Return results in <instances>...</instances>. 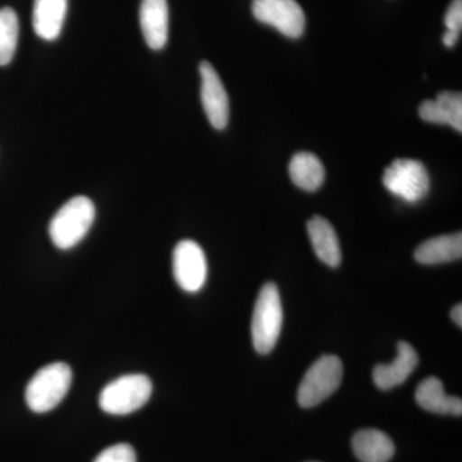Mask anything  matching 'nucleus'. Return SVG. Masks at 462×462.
<instances>
[{
  "label": "nucleus",
  "mask_w": 462,
  "mask_h": 462,
  "mask_svg": "<svg viewBox=\"0 0 462 462\" xmlns=\"http://www.w3.org/2000/svg\"><path fill=\"white\" fill-rule=\"evenodd\" d=\"M419 115L427 123L449 125L462 132V96L455 91H442L434 100H425L419 108Z\"/></svg>",
  "instance_id": "obj_12"
},
{
  "label": "nucleus",
  "mask_w": 462,
  "mask_h": 462,
  "mask_svg": "<svg viewBox=\"0 0 462 462\" xmlns=\"http://www.w3.org/2000/svg\"><path fill=\"white\" fill-rule=\"evenodd\" d=\"M172 272L179 287L188 293H197L207 281V260L205 252L193 240H181L172 254Z\"/></svg>",
  "instance_id": "obj_8"
},
{
  "label": "nucleus",
  "mask_w": 462,
  "mask_h": 462,
  "mask_svg": "<svg viewBox=\"0 0 462 462\" xmlns=\"http://www.w3.org/2000/svg\"><path fill=\"white\" fill-rule=\"evenodd\" d=\"M342 379L343 364L340 358L334 355L321 356L300 382L298 403L303 409L318 406L339 388Z\"/></svg>",
  "instance_id": "obj_5"
},
{
  "label": "nucleus",
  "mask_w": 462,
  "mask_h": 462,
  "mask_svg": "<svg viewBox=\"0 0 462 462\" xmlns=\"http://www.w3.org/2000/svg\"><path fill=\"white\" fill-rule=\"evenodd\" d=\"M72 370L65 363L42 367L26 387V403L32 411L44 413L56 409L71 387Z\"/></svg>",
  "instance_id": "obj_3"
},
{
  "label": "nucleus",
  "mask_w": 462,
  "mask_h": 462,
  "mask_svg": "<svg viewBox=\"0 0 462 462\" xmlns=\"http://www.w3.org/2000/svg\"><path fill=\"white\" fill-rule=\"evenodd\" d=\"M66 14L67 0H33V32L44 41H56L62 32Z\"/></svg>",
  "instance_id": "obj_14"
},
{
  "label": "nucleus",
  "mask_w": 462,
  "mask_h": 462,
  "mask_svg": "<svg viewBox=\"0 0 462 462\" xmlns=\"http://www.w3.org/2000/svg\"><path fill=\"white\" fill-rule=\"evenodd\" d=\"M139 21L144 41L151 50L161 51L169 41L167 0H142Z\"/></svg>",
  "instance_id": "obj_10"
},
{
  "label": "nucleus",
  "mask_w": 462,
  "mask_h": 462,
  "mask_svg": "<svg viewBox=\"0 0 462 462\" xmlns=\"http://www.w3.org/2000/svg\"><path fill=\"white\" fill-rule=\"evenodd\" d=\"M307 231L316 256L328 266L338 267L342 263V251L333 225L320 216H314L307 224Z\"/></svg>",
  "instance_id": "obj_15"
},
{
  "label": "nucleus",
  "mask_w": 462,
  "mask_h": 462,
  "mask_svg": "<svg viewBox=\"0 0 462 462\" xmlns=\"http://www.w3.org/2000/svg\"><path fill=\"white\" fill-rule=\"evenodd\" d=\"M200 98L209 124L217 130H224L229 123V97L220 76L209 62L203 60L199 66Z\"/></svg>",
  "instance_id": "obj_9"
},
{
  "label": "nucleus",
  "mask_w": 462,
  "mask_h": 462,
  "mask_svg": "<svg viewBox=\"0 0 462 462\" xmlns=\"http://www.w3.org/2000/svg\"><path fill=\"white\" fill-rule=\"evenodd\" d=\"M398 355L392 364H380L374 367L373 379L376 387L389 391L406 382L419 364V356L410 343H398Z\"/></svg>",
  "instance_id": "obj_11"
},
{
  "label": "nucleus",
  "mask_w": 462,
  "mask_h": 462,
  "mask_svg": "<svg viewBox=\"0 0 462 462\" xmlns=\"http://www.w3.org/2000/svg\"><path fill=\"white\" fill-rule=\"evenodd\" d=\"M282 327L281 293L273 282H267L261 288L252 318V339L258 354L267 355L275 348Z\"/></svg>",
  "instance_id": "obj_2"
},
{
  "label": "nucleus",
  "mask_w": 462,
  "mask_h": 462,
  "mask_svg": "<svg viewBox=\"0 0 462 462\" xmlns=\"http://www.w3.org/2000/svg\"><path fill=\"white\" fill-rule=\"evenodd\" d=\"M252 12L257 21L288 38L297 39L305 32V12L296 0H254Z\"/></svg>",
  "instance_id": "obj_7"
},
{
  "label": "nucleus",
  "mask_w": 462,
  "mask_h": 462,
  "mask_svg": "<svg viewBox=\"0 0 462 462\" xmlns=\"http://www.w3.org/2000/svg\"><path fill=\"white\" fill-rule=\"evenodd\" d=\"M94 462H136L135 449L127 443L108 447Z\"/></svg>",
  "instance_id": "obj_20"
},
{
  "label": "nucleus",
  "mask_w": 462,
  "mask_h": 462,
  "mask_svg": "<svg viewBox=\"0 0 462 462\" xmlns=\"http://www.w3.org/2000/svg\"><path fill=\"white\" fill-rule=\"evenodd\" d=\"M289 175L298 188L306 191L320 189L325 180V169L320 158L310 152L294 154L289 163Z\"/></svg>",
  "instance_id": "obj_18"
},
{
  "label": "nucleus",
  "mask_w": 462,
  "mask_h": 462,
  "mask_svg": "<svg viewBox=\"0 0 462 462\" xmlns=\"http://www.w3.org/2000/svg\"><path fill=\"white\" fill-rule=\"evenodd\" d=\"M96 220V206L88 197H74L58 209L50 224L51 242L67 251L76 247L89 233Z\"/></svg>",
  "instance_id": "obj_1"
},
{
  "label": "nucleus",
  "mask_w": 462,
  "mask_h": 462,
  "mask_svg": "<svg viewBox=\"0 0 462 462\" xmlns=\"http://www.w3.org/2000/svg\"><path fill=\"white\" fill-rule=\"evenodd\" d=\"M451 318L454 320L456 325L458 327H462V306L458 303L457 306H455L451 311Z\"/></svg>",
  "instance_id": "obj_23"
},
{
  "label": "nucleus",
  "mask_w": 462,
  "mask_h": 462,
  "mask_svg": "<svg viewBox=\"0 0 462 462\" xmlns=\"http://www.w3.org/2000/svg\"><path fill=\"white\" fill-rule=\"evenodd\" d=\"M445 25L448 32H461L462 29V0H454L447 9Z\"/></svg>",
  "instance_id": "obj_21"
},
{
  "label": "nucleus",
  "mask_w": 462,
  "mask_h": 462,
  "mask_svg": "<svg viewBox=\"0 0 462 462\" xmlns=\"http://www.w3.org/2000/svg\"><path fill=\"white\" fill-rule=\"evenodd\" d=\"M383 184L393 196L418 203L430 191V173L420 161L400 158L385 169Z\"/></svg>",
  "instance_id": "obj_6"
},
{
  "label": "nucleus",
  "mask_w": 462,
  "mask_h": 462,
  "mask_svg": "<svg viewBox=\"0 0 462 462\" xmlns=\"http://www.w3.org/2000/svg\"><path fill=\"white\" fill-rule=\"evenodd\" d=\"M415 398L416 402L425 411L438 415H462L461 398L446 394L445 385L434 376L422 380L416 388Z\"/></svg>",
  "instance_id": "obj_13"
},
{
  "label": "nucleus",
  "mask_w": 462,
  "mask_h": 462,
  "mask_svg": "<svg viewBox=\"0 0 462 462\" xmlns=\"http://www.w3.org/2000/svg\"><path fill=\"white\" fill-rule=\"evenodd\" d=\"M20 23L12 8L0 9V66H7L17 50Z\"/></svg>",
  "instance_id": "obj_19"
},
{
  "label": "nucleus",
  "mask_w": 462,
  "mask_h": 462,
  "mask_svg": "<svg viewBox=\"0 0 462 462\" xmlns=\"http://www.w3.org/2000/svg\"><path fill=\"white\" fill-rule=\"evenodd\" d=\"M462 256L461 233L440 236L427 240L415 251V260L422 264H440L460 260Z\"/></svg>",
  "instance_id": "obj_17"
},
{
  "label": "nucleus",
  "mask_w": 462,
  "mask_h": 462,
  "mask_svg": "<svg viewBox=\"0 0 462 462\" xmlns=\"http://www.w3.org/2000/svg\"><path fill=\"white\" fill-rule=\"evenodd\" d=\"M352 448L361 462H389L396 451L391 438L378 430H358L352 438Z\"/></svg>",
  "instance_id": "obj_16"
},
{
  "label": "nucleus",
  "mask_w": 462,
  "mask_h": 462,
  "mask_svg": "<svg viewBox=\"0 0 462 462\" xmlns=\"http://www.w3.org/2000/svg\"><path fill=\"white\" fill-rule=\"evenodd\" d=\"M458 38H460V33L448 32V30H447L445 35H443V44L448 48L455 47L456 42H458Z\"/></svg>",
  "instance_id": "obj_22"
},
{
  "label": "nucleus",
  "mask_w": 462,
  "mask_h": 462,
  "mask_svg": "<svg viewBox=\"0 0 462 462\" xmlns=\"http://www.w3.org/2000/svg\"><path fill=\"white\" fill-rule=\"evenodd\" d=\"M151 379L143 374L121 376L103 388L99 406L109 415H129L142 409L152 396Z\"/></svg>",
  "instance_id": "obj_4"
}]
</instances>
